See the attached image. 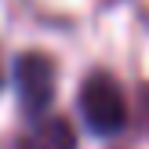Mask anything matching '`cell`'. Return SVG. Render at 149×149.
Segmentation results:
<instances>
[{"label": "cell", "instance_id": "cell-1", "mask_svg": "<svg viewBox=\"0 0 149 149\" xmlns=\"http://www.w3.org/2000/svg\"><path fill=\"white\" fill-rule=\"evenodd\" d=\"M80 113L95 135H116L127 124V102H124L120 84L106 73L87 77L80 87Z\"/></svg>", "mask_w": 149, "mask_h": 149}, {"label": "cell", "instance_id": "cell-2", "mask_svg": "<svg viewBox=\"0 0 149 149\" xmlns=\"http://www.w3.org/2000/svg\"><path fill=\"white\" fill-rule=\"evenodd\" d=\"M15 84H18V95H22V109L26 116H44L55 98V65H51L47 55H22L15 62Z\"/></svg>", "mask_w": 149, "mask_h": 149}, {"label": "cell", "instance_id": "cell-3", "mask_svg": "<svg viewBox=\"0 0 149 149\" xmlns=\"http://www.w3.org/2000/svg\"><path fill=\"white\" fill-rule=\"evenodd\" d=\"M40 135L47 138V146H51V149H77L73 127H69V120H62V116H55L51 124H44V127H40Z\"/></svg>", "mask_w": 149, "mask_h": 149}, {"label": "cell", "instance_id": "cell-4", "mask_svg": "<svg viewBox=\"0 0 149 149\" xmlns=\"http://www.w3.org/2000/svg\"><path fill=\"white\" fill-rule=\"evenodd\" d=\"M15 149H51L47 146V138L40 135V131H36V135H26V138H18V146Z\"/></svg>", "mask_w": 149, "mask_h": 149}]
</instances>
